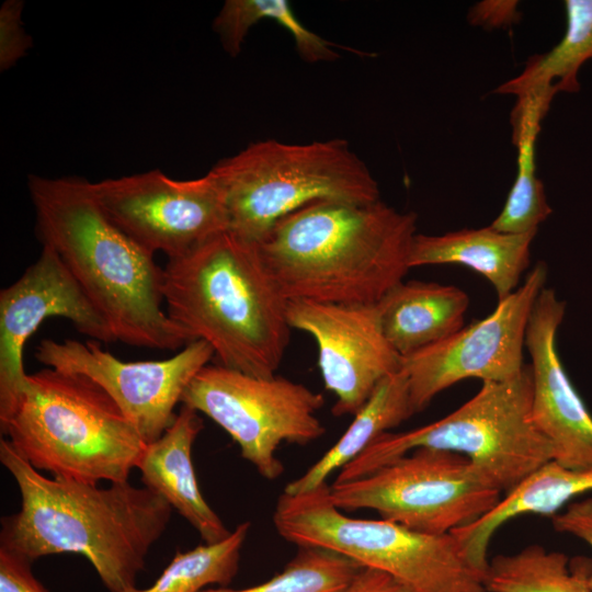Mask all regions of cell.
<instances>
[{"instance_id": "obj_21", "label": "cell", "mask_w": 592, "mask_h": 592, "mask_svg": "<svg viewBox=\"0 0 592 592\" xmlns=\"http://www.w3.org/2000/svg\"><path fill=\"white\" fill-rule=\"evenodd\" d=\"M408 380L398 372L384 378L339 440L301 476L288 482L286 493H303L327 482L330 475L362 454L379 435L414 414Z\"/></svg>"}, {"instance_id": "obj_28", "label": "cell", "mask_w": 592, "mask_h": 592, "mask_svg": "<svg viewBox=\"0 0 592 592\" xmlns=\"http://www.w3.org/2000/svg\"><path fill=\"white\" fill-rule=\"evenodd\" d=\"M23 2L7 0L0 9V69L8 70L32 46V39L22 25Z\"/></svg>"}, {"instance_id": "obj_14", "label": "cell", "mask_w": 592, "mask_h": 592, "mask_svg": "<svg viewBox=\"0 0 592 592\" xmlns=\"http://www.w3.org/2000/svg\"><path fill=\"white\" fill-rule=\"evenodd\" d=\"M54 316L68 319L94 341H116L104 317L56 252L43 246L37 260L0 292V430L26 385L25 343L44 320Z\"/></svg>"}, {"instance_id": "obj_26", "label": "cell", "mask_w": 592, "mask_h": 592, "mask_svg": "<svg viewBox=\"0 0 592 592\" xmlns=\"http://www.w3.org/2000/svg\"><path fill=\"white\" fill-rule=\"evenodd\" d=\"M264 19L274 20L289 32L304 60L332 61L340 57L332 43L299 21L287 0H227L215 18L213 27L224 49L236 57L249 30Z\"/></svg>"}, {"instance_id": "obj_2", "label": "cell", "mask_w": 592, "mask_h": 592, "mask_svg": "<svg viewBox=\"0 0 592 592\" xmlns=\"http://www.w3.org/2000/svg\"><path fill=\"white\" fill-rule=\"evenodd\" d=\"M36 232L104 317L116 341L160 351L192 341L162 309V274L105 214L92 182L78 177L27 180Z\"/></svg>"}, {"instance_id": "obj_1", "label": "cell", "mask_w": 592, "mask_h": 592, "mask_svg": "<svg viewBox=\"0 0 592 592\" xmlns=\"http://www.w3.org/2000/svg\"><path fill=\"white\" fill-rule=\"evenodd\" d=\"M0 462L21 498L19 511L1 519L0 548L31 562L81 555L109 592L136 587L149 550L171 520L173 509L162 497L129 481L103 488L49 478L3 437Z\"/></svg>"}, {"instance_id": "obj_20", "label": "cell", "mask_w": 592, "mask_h": 592, "mask_svg": "<svg viewBox=\"0 0 592 592\" xmlns=\"http://www.w3.org/2000/svg\"><path fill=\"white\" fill-rule=\"evenodd\" d=\"M375 305L386 340L403 357L459 331L469 297L454 285L402 281Z\"/></svg>"}, {"instance_id": "obj_27", "label": "cell", "mask_w": 592, "mask_h": 592, "mask_svg": "<svg viewBox=\"0 0 592 592\" xmlns=\"http://www.w3.org/2000/svg\"><path fill=\"white\" fill-rule=\"evenodd\" d=\"M297 548L283 570L265 582L241 589L209 587L201 592H343L362 568L328 549Z\"/></svg>"}, {"instance_id": "obj_19", "label": "cell", "mask_w": 592, "mask_h": 592, "mask_svg": "<svg viewBox=\"0 0 592 592\" xmlns=\"http://www.w3.org/2000/svg\"><path fill=\"white\" fill-rule=\"evenodd\" d=\"M591 490L592 467L572 469L551 459L506 491L483 516L451 534L466 559L486 574L490 542L504 523L524 514L554 516L571 499Z\"/></svg>"}, {"instance_id": "obj_18", "label": "cell", "mask_w": 592, "mask_h": 592, "mask_svg": "<svg viewBox=\"0 0 592 592\" xmlns=\"http://www.w3.org/2000/svg\"><path fill=\"white\" fill-rule=\"evenodd\" d=\"M537 231L509 234L490 225L442 235L417 234L410 267L460 264L482 275L494 288L498 300L511 295L530 265L531 244Z\"/></svg>"}, {"instance_id": "obj_15", "label": "cell", "mask_w": 592, "mask_h": 592, "mask_svg": "<svg viewBox=\"0 0 592 592\" xmlns=\"http://www.w3.org/2000/svg\"><path fill=\"white\" fill-rule=\"evenodd\" d=\"M291 328L310 334L332 413L354 415L378 384L400 369L401 356L386 340L376 305L288 300Z\"/></svg>"}, {"instance_id": "obj_9", "label": "cell", "mask_w": 592, "mask_h": 592, "mask_svg": "<svg viewBox=\"0 0 592 592\" xmlns=\"http://www.w3.org/2000/svg\"><path fill=\"white\" fill-rule=\"evenodd\" d=\"M501 491L464 456L418 448L355 480L330 485L340 510H372L411 530L445 535L489 512Z\"/></svg>"}, {"instance_id": "obj_3", "label": "cell", "mask_w": 592, "mask_h": 592, "mask_svg": "<svg viewBox=\"0 0 592 592\" xmlns=\"http://www.w3.org/2000/svg\"><path fill=\"white\" fill-rule=\"evenodd\" d=\"M417 220L380 200L316 201L257 244L287 300L375 305L411 270Z\"/></svg>"}, {"instance_id": "obj_25", "label": "cell", "mask_w": 592, "mask_h": 592, "mask_svg": "<svg viewBox=\"0 0 592 592\" xmlns=\"http://www.w3.org/2000/svg\"><path fill=\"white\" fill-rule=\"evenodd\" d=\"M250 528V522H242L218 543L178 550L150 587H133L125 592H201L209 587H228L238 572Z\"/></svg>"}, {"instance_id": "obj_4", "label": "cell", "mask_w": 592, "mask_h": 592, "mask_svg": "<svg viewBox=\"0 0 592 592\" xmlns=\"http://www.w3.org/2000/svg\"><path fill=\"white\" fill-rule=\"evenodd\" d=\"M162 296L170 319L191 341H205L217 364L276 375L291 337L288 300L255 242L226 230L168 259Z\"/></svg>"}, {"instance_id": "obj_22", "label": "cell", "mask_w": 592, "mask_h": 592, "mask_svg": "<svg viewBox=\"0 0 592 592\" xmlns=\"http://www.w3.org/2000/svg\"><path fill=\"white\" fill-rule=\"evenodd\" d=\"M551 101L542 95L519 98L512 111L513 143L517 148V168L514 183L502 210L490 226L502 232L526 234L553 213L547 203L544 185L536 175L535 147L540 123Z\"/></svg>"}, {"instance_id": "obj_5", "label": "cell", "mask_w": 592, "mask_h": 592, "mask_svg": "<svg viewBox=\"0 0 592 592\" xmlns=\"http://www.w3.org/2000/svg\"><path fill=\"white\" fill-rule=\"evenodd\" d=\"M1 433L35 469L94 485L129 481L147 446L98 384L49 367L27 374Z\"/></svg>"}, {"instance_id": "obj_11", "label": "cell", "mask_w": 592, "mask_h": 592, "mask_svg": "<svg viewBox=\"0 0 592 592\" xmlns=\"http://www.w3.org/2000/svg\"><path fill=\"white\" fill-rule=\"evenodd\" d=\"M92 184L109 218L153 255L174 259L229 230L225 197L210 171L177 180L155 169Z\"/></svg>"}, {"instance_id": "obj_30", "label": "cell", "mask_w": 592, "mask_h": 592, "mask_svg": "<svg viewBox=\"0 0 592 592\" xmlns=\"http://www.w3.org/2000/svg\"><path fill=\"white\" fill-rule=\"evenodd\" d=\"M551 523L557 532L572 535L592 547V498L568 504L566 510L551 516ZM588 584L592 590V571Z\"/></svg>"}, {"instance_id": "obj_32", "label": "cell", "mask_w": 592, "mask_h": 592, "mask_svg": "<svg viewBox=\"0 0 592 592\" xmlns=\"http://www.w3.org/2000/svg\"><path fill=\"white\" fill-rule=\"evenodd\" d=\"M343 592H411L399 581L376 569L362 567Z\"/></svg>"}, {"instance_id": "obj_17", "label": "cell", "mask_w": 592, "mask_h": 592, "mask_svg": "<svg viewBox=\"0 0 592 592\" xmlns=\"http://www.w3.org/2000/svg\"><path fill=\"white\" fill-rule=\"evenodd\" d=\"M203 426L198 412L182 405L167 431L147 444L137 469L145 487L162 497L205 544H214L231 531L206 502L194 470L192 448Z\"/></svg>"}, {"instance_id": "obj_24", "label": "cell", "mask_w": 592, "mask_h": 592, "mask_svg": "<svg viewBox=\"0 0 592 592\" xmlns=\"http://www.w3.org/2000/svg\"><path fill=\"white\" fill-rule=\"evenodd\" d=\"M590 573L587 561L571 569L565 554L533 544L489 561L485 588L487 592H592Z\"/></svg>"}, {"instance_id": "obj_31", "label": "cell", "mask_w": 592, "mask_h": 592, "mask_svg": "<svg viewBox=\"0 0 592 592\" xmlns=\"http://www.w3.org/2000/svg\"><path fill=\"white\" fill-rule=\"evenodd\" d=\"M516 1H482L471 8L469 21L486 27H501L517 20Z\"/></svg>"}, {"instance_id": "obj_10", "label": "cell", "mask_w": 592, "mask_h": 592, "mask_svg": "<svg viewBox=\"0 0 592 592\" xmlns=\"http://www.w3.org/2000/svg\"><path fill=\"white\" fill-rule=\"evenodd\" d=\"M181 403L226 431L241 457L267 480L284 471L276 455L282 443L307 445L326 433L317 415L323 395L277 375L259 377L207 364L191 380Z\"/></svg>"}, {"instance_id": "obj_6", "label": "cell", "mask_w": 592, "mask_h": 592, "mask_svg": "<svg viewBox=\"0 0 592 592\" xmlns=\"http://www.w3.org/2000/svg\"><path fill=\"white\" fill-rule=\"evenodd\" d=\"M227 207L229 230L260 242L276 221L316 201L369 204L379 187L344 139L249 144L209 170Z\"/></svg>"}, {"instance_id": "obj_13", "label": "cell", "mask_w": 592, "mask_h": 592, "mask_svg": "<svg viewBox=\"0 0 592 592\" xmlns=\"http://www.w3.org/2000/svg\"><path fill=\"white\" fill-rule=\"evenodd\" d=\"M35 357L49 368L80 374L98 384L149 444L173 423L175 406L214 351L205 341L195 340L166 360L124 362L94 340L45 339Z\"/></svg>"}, {"instance_id": "obj_16", "label": "cell", "mask_w": 592, "mask_h": 592, "mask_svg": "<svg viewBox=\"0 0 592 592\" xmlns=\"http://www.w3.org/2000/svg\"><path fill=\"white\" fill-rule=\"evenodd\" d=\"M566 303L553 288L539 293L528 320L525 348L531 357V418L549 442L553 460L572 468L592 467V415L570 382L556 337Z\"/></svg>"}, {"instance_id": "obj_8", "label": "cell", "mask_w": 592, "mask_h": 592, "mask_svg": "<svg viewBox=\"0 0 592 592\" xmlns=\"http://www.w3.org/2000/svg\"><path fill=\"white\" fill-rule=\"evenodd\" d=\"M272 520L286 542L338 553L387 573L411 592H487L485 573L465 558L452 534H425L382 517H351L331 501L328 482L303 493L283 491Z\"/></svg>"}, {"instance_id": "obj_7", "label": "cell", "mask_w": 592, "mask_h": 592, "mask_svg": "<svg viewBox=\"0 0 592 592\" xmlns=\"http://www.w3.org/2000/svg\"><path fill=\"white\" fill-rule=\"evenodd\" d=\"M530 364L504 382H483L478 392L444 418L379 435L338 474L335 482L364 477L418 448L466 457L501 492L553 459L549 442L531 418Z\"/></svg>"}, {"instance_id": "obj_12", "label": "cell", "mask_w": 592, "mask_h": 592, "mask_svg": "<svg viewBox=\"0 0 592 592\" xmlns=\"http://www.w3.org/2000/svg\"><path fill=\"white\" fill-rule=\"evenodd\" d=\"M547 266L539 261L494 310L445 340L401 357L414 412L435 396L467 378L504 382L525 367L523 350L534 304L545 287Z\"/></svg>"}, {"instance_id": "obj_23", "label": "cell", "mask_w": 592, "mask_h": 592, "mask_svg": "<svg viewBox=\"0 0 592 592\" xmlns=\"http://www.w3.org/2000/svg\"><path fill=\"white\" fill-rule=\"evenodd\" d=\"M565 8L567 27L562 39L549 52L531 57L523 71L499 86L496 93L516 98L543 93L554 98L561 91L579 90V69L592 60V0H567Z\"/></svg>"}, {"instance_id": "obj_29", "label": "cell", "mask_w": 592, "mask_h": 592, "mask_svg": "<svg viewBox=\"0 0 592 592\" xmlns=\"http://www.w3.org/2000/svg\"><path fill=\"white\" fill-rule=\"evenodd\" d=\"M0 592H47L32 571V562L0 548Z\"/></svg>"}]
</instances>
